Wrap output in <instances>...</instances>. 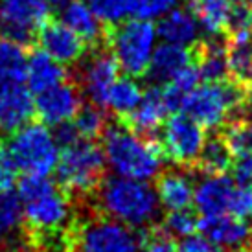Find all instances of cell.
Listing matches in <instances>:
<instances>
[{"mask_svg":"<svg viewBox=\"0 0 252 252\" xmlns=\"http://www.w3.org/2000/svg\"><path fill=\"white\" fill-rule=\"evenodd\" d=\"M17 195L21 201L22 219L33 236L44 245L57 241L64 247L63 241L68 238L66 228L72 221V204L64 189L48 179V175H24Z\"/></svg>","mask_w":252,"mask_h":252,"instance_id":"cell-1","label":"cell"},{"mask_svg":"<svg viewBox=\"0 0 252 252\" xmlns=\"http://www.w3.org/2000/svg\"><path fill=\"white\" fill-rule=\"evenodd\" d=\"M103 158L105 166L118 177L149 182L162 169L160 147L147 136L131 131L129 127H107L103 131Z\"/></svg>","mask_w":252,"mask_h":252,"instance_id":"cell-2","label":"cell"},{"mask_svg":"<svg viewBox=\"0 0 252 252\" xmlns=\"http://www.w3.org/2000/svg\"><path fill=\"white\" fill-rule=\"evenodd\" d=\"M96 201L105 217L131 228H142L155 223L160 212V204L151 184L127 177L114 175L101 181Z\"/></svg>","mask_w":252,"mask_h":252,"instance_id":"cell-3","label":"cell"},{"mask_svg":"<svg viewBox=\"0 0 252 252\" xmlns=\"http://www.w3.org/2000/svg\"><path fill=\"white\" fill-rule=\"evenodd\" d=\"M251 99L249 85L224 79L217 83L197 85L186 96L181 111L195 120L201 127L217 129L223 127L226 122L241 118Z\"/></svg>","mask_w":252,"mask_h":252,"instance_id":"cell-4","label":"cell"},{"mask_svg":"<svg viewBox=\"0 0 252 252\" xmlns=\"http://www.w3.org/2000/svg\"><path fill=\"white\" fill-rule=\"evenodd\" d=\"M15 171L24 175H50L56 169L61 147L44 124H26L7 138L4 147Z\"/></svg>","mask_w":252,"mask_h":252,"instance_id":"cell-5","label":"cell"},{"mask_svg":"<svg viewBox=\"0 0 252 252\" xmlns=\"http://www.w3.org/2000/svg\"><path fill=\"white\" fill-rule=\"evenodd\" d=\"M157 30L151 21H124L107 28L105 46L111 50L118 68L129 77L146 76L153 56Z\"/></svg>","mask_w":252,"mask_h":252,"instance_id":"cell-6","label":"cell"},{"mask_svg":"<svg viewBox=\"0 0 252 252\" xmlns=\"http://www.w3.org/2000/svg\"><path fill=\"white\" fill-rule=\"evenodd\" d=\"M103 151L98 144H94V140L77 138L70 144L61 146L56 164V175L63 189L77 195H87L98 189L103 181Z\"/></svg>","mask_w":252,"mask_h":252,"instance_id":"cell-7","label":"cell"},{"mask_svg":"<svg viewBox=\"0 0 252 252\" xmlns=\"http://www.w3.org/2000/svg\"><path fill=\"white\" fill-rule=\"evenodd\" d=\"M140 243L134 228L111 217H96L77 228L74 252H140Z\"/></svg>","mask_w":252,"mask_h":252,"instance_id":"cell-8","label":"cell"},{"mask_svg":"<svg viewBox=\"0 0 252 252\" xmlns=\"http://www.w3.org/2000/svg\"><path fill=\"white\" fill-rule=\"evenodd\" d=\"M52 19L48 0H4L0 4V33L28 48L39 28Z\"/></svg>","mask_w":252,"mask_h":252,"instance_id":"cell-9","label":"cell"},{"mask_svg":"<svg viewBox=\"0 0 252 252\" xmlns=\"http://www.w3.org/2000/svg\"><path fill=\"white\" fill-rule=\"evenodd\" d=\"M118 64L105 44L91 48L77 61V89L92 105L105 109L107 92L118 79Z\"/></svg>","mask_w":252,"mask_h":252,"instance_id":"cell-10","label":"cell"},{"mask_svg":"<svg viewBox=\"0 0 252 252\" xmlns=\"http://www.w3.org/2000/svg\"><path fill=\"white\" fill-rule=\"evenodd\" d=\"M206 134L195 120L186 114H175L166 120L160 127V153L168 160L179 166L197 162V157L204 146Z\"/></svg>","mask_w":252,"mask_h":252,"instance_id":"cell-11","label":"cell"},{"mask_svg":"<svg viewBox=\"0 0 252 252\" xmlns=\"http://www.w3.org/2000/svg\"><path fill=\"white\" fill-rule=\"evenodd\" d=\"M81 107H83V94L77 89V85L68 81L46 89L35 99V114L44 126L50 127L72 122Z\"/></svg>","mask_w":252,"mask_h":252,"instance_id":"cell-12","label":"cell"},{"mask_svg":"<svg viewBox=\"0 0 252 252\" xmlns=\"http://www.w3.org/2000/svg\"><path fill=\"white\" fill-rule=\"evenodd\" d=\"M239 184L224 173L208 175L195 184L193 204L203 217L230 214L234 216V206L238 199Z\"/></svg>","mask_w":252,"mask_h":252,"instance_id":"cell-13","label":"cell"},{"mask_svg":"<svg viewBox=\"0 0 252 252\" xmlns=\"http://www.w3.org/2000/svg\"><path fill=\"white\" fill-rule=\"evenodd\" d=\"M35 41L44 54L61 64H76L89 52L87 42L76 35L68 26L57 21H46L35 35Z\"/></svg>","mask_w":252,"mask_h":252,"instance_id":"cell-14","label":"cell"},{"mask_svg":"<svg viewBox=\"0 0 252 252\" xmlns=\"http://www.w3.org/2000/svg\"><path fill=\"white\" fill-rule=\"evenodd\" d=\"M199 230L221 251H238L251 243L252 226L247 219L221 214L199 219Z\"/></svg>","mask_w":252,"mask_h":252,"instance_id":"cell-15","label":"cell"},{"mask_svg":"<svg viewBox=\"0 0 252 252\" xmlns=\"http://www.w3.org/2000/svg\"><path fill=\"white\" fill-rule=\"evenodd\" d=\"M35 114V101L32 92L22 83L0 89V129L13 133L30 124Z\"/></svg>","mask_w":252,"mask_h":252,"instance_id":"cell-16","label":"cell"},{"mask_svg":"<svg viewBox=\"0 0 252 252\" xmlns=\"http://www.w3.org/2000/svg\"><path fill=\"white\" fill-rule=\"evenodd\" d=\"M191 63H193V50L189 46L164 42L153 50L146 76L153 85L160 87L171 81L179 72H182Z\"/></svg>","mask_w":252,"mask_h":252,"instance_id":"cell-17","label":"cell"},{"mask_svg":"<svg viewBox=\"0 0 252 252\" xmlns=\"http://www.w3.org/2000/svg\"><path fill=\"white\" fill-rule=\"evenodd\" d=\"M168 107L164 103V96H162V89L153 85L151 89H147L142 94L138 105L127 114L126 126L134 131V133L142 134V136H149L155 131H158L164 124V118L168 114Z\"/></svg>","mask_w":252,"mask_h":252,"instance_id":"cell-18","label":"cell"},{"mask_svg":"<svg viewBox=\"0 0 252 252\" xmlns=\"http://www.w3.org/2000/svg\"><path fill=\"white\" fill-rule=\"evenodd\" d=\"M61 22L68 26L76 35L81 37L89 48L105 44L107 26H103L94 17L83 0H70L68 4H64L61 11Z\"/></svg>","mask_w":252,"mask_h":252,"instance_id":"cell-19","label":"cell"},{"mask_svg":"<svg viewBox=\"0 0 252 252\" xmlns=\"http://www.w3.org/2000/svg\"><path fill=\"white\" fill-rule=\"evenodd\" d=\"M155 30L157 37H162L164 42L181 46H193L201 39V26L189 7H173L162 17Z\"/></svg>","mask_w":252,"mask_h":252,"instance_id":"cell-20","label":"cell"},{"mask_svg":"<svg viewBox=\"0 0 252 252\" xmlns=\"http://www.w3.org/2000/svg\"><path fill=\"white\" fill-rule=\"evenodd\" d=\"M193 191H195V182L191 181L188 173L179 169L158 173L155 193L158 204L168 212L189 208L193 204Z\"/></svg>","mask_w":252,"mask_h":252,"instance_id":"cell-21","label":"cell"},{"mask_svg":"<svg viewBox=\"0 0 252 252\" xmlns=\"http://www.w3.org/2000/svg\"><path fill=\"white\" fill-rule=\"evenodd\" d=\"M66 79H68V70L64 68V64L57 63L56 59H52L42 50H35L32 52V56H28L24 81L28 85L30 92L41 94L46 89H52Z\"/></svg>","mask_w":252,"mask_h":252,"instance_id":"cell-22","label":"cell"},{"mask_svg":"<svg viewBox=\"0 0 252 252\" xmlns=\"http://www.w3.org/2000/svg\"><path fill=\"white\" fill-rule=\"evenodd\" d=\"M234 0H193L189 9L208 37H223L228 30Z\"/></svg>","mask_w":252,"mask_h":252,"instance_id":"cell-23","label":"cell"},{"mask_svg":"<svg viewBox=\"0 0 252 252\" xmlns=\"http://www.w3.org/2000/svg\"><path fill=\"white\" fill-rule=\"evenodd\" d=\"M26 61V46L0 35V89L24 83Z\"/></svg>","mask_w":252,"mask_h":252,"instance_id":"cell-24","label":"cell"},{"mask_svg":"<svg viewBox=\"0 0 252 252\" xmlns=\"http://www.w3.org/2000/svg\"><path fill=\"white\" fill-rule=\"evenodd\" d=\"M142 94L144 91L134 77H118L107 92L105 107L120 118H126L127 114L138 105Z\"/></svg>","mask_w":252,"mask_h":252,"instance_id":"cell-25","label":"cell"},{"mask_svg":"<svg viewBox=\"0 0 252 252\" xmlns=\"http://www.w3.org/2000/svg\"><path fill=\"white\" fill-rule=\"evenodd\" d=\"M197 164L204 173H224L232 166V153L223 136H212L204 140V146L197 157Z\"/></svg>","mask_w":252,"mask_h":252,"instance_id":"cell-26","label":"cell"},{"mask_svg":"<svg viewBox=\"0 0 252 252\" xmlns=\"http://www.w3.org/2000/svg\"><path fill=\"white\" fill-rule=\"evenodd\" d=\"M72 126H74L79 138L94 140V138L101 136L107 129V116L101 107L87 105L81 107L76 116L72 118Z\"/></svg>","mask_w":252,"mask_h":252,"instance_id":"cell-27","label":"cell"},{"mask_svg":"<svg viewBox=\"0 0 252 252\" xmlns=\"http://www.w3.org/2000/svg\"><path fill=\"white\" fill-rule=\"evenodd\" d=\"M22 224L19 195L11 188H0V239L11 238Z\"/></svg>","mask_w":252,"mask_h":252,"instance_id":"cell-28","label":"cell"},{"mask_svg":"<svg viewBox=\"0 0 252 252\" xmlns=\"http://www.w3.org/2000/svg\"><path fill=\"white\" fill-rule=\"evenodd\" d=\"M223 138L230 149L232 157L238 158V157L252 155V120L238 118L230 122Z\"/></svg>","mask_w":252,"mask_h":252,"instance_id":"cell-29","label":"cell"},{"mask_svg":"<svg viewBox=\"0 0 252 252\" xmlns=\"http://www.w3.org/2000/svg\"><path fill=\"white\" fill-rule=\"evenodd\" d=\"M85 4L107 28L124 22L129 15V0H85Z\"/></svg>","mask_w":252,"mask_h":252,"instance_id":"cell-30","label":"cell"},{"mask_svg":"<svg viewBox=\"0 0 252 252\" xmlns=\"http://www.w3.org/2000/svg\"><path fill=\"white\" fill-rule=\"evenodd\" d=\"M199 228V219L189 208L171 210L164 219V232L171 238H188Z\"/></svg>","mask_w":252,"mask_h":252,"instance_id":"cell-31","label":"cell"},{"mask_svg":"<svg viewBox=\"0 0 252 252\" xmlns=\"http://www.w3.org/2000/svg\"><path fill=\"white\" fill-rule=\"evenodd\" d=\"M179 0H129V15L142 21L160 19L177 6Z\"/></svg>","mask_w":252,"mask_h":252,"instance_id":"cell-32","label":"cell"},{"mask_svg":"<svg viewBox=\"0 0 252 252\" xmlns=\"http://www.w3.org/2000/svg\"><path fill=\"white\" fill-rule=\"evenodd\" d=\"M177 245L166 232H153L140 243V252H175Z\"/></svg>","mask_w":252,"mask_h":252,"instance_id":"cell-33","label":"cell"},{"mask_svg":"<svg viewBox=\"0 0 252 252\" xmlns=\"http://www.w3.org/2000/svg\"><path fill=\"white\" fill-rule=\"evenodd\" d=\"M175 252H221V249H217L204 236L191 234L188 238L181 239V243L177 245Z\"/></svg>","mask_w":252,"mask_h":252,"instance_id":"cell-34","label":"cell"},{"mask_svg":"<svg viewBox=\"0 0 252 252\" xmlns=\"http://www.w3.org/2000/svg\"><path fill=\"white\" fill-rule=\"evenodd\" d=\"M234 179L241 186L252 188V155L236 158V162H234Z\"/></svg>","mask_w":252,"mask_h":252,"instance_id":"cell-35","label":"cell"},{"mask_svg":"<svg viewBox=\"0 0 252 252\" xmlns=\"http://www.w3.org/2000/svg\"><path fill=\"white\" fill-rule=\"evenodd\" d=\"M15 182V168L4 149H0V188H11Z\"/></svg>","mask_w":252,"mask_h":252,"instance_id":"cell-36","label":"cell"},{"mask_svg":"<svg viewBox=\"0 0 252 252\" xmlns=\"http://www.w3.org/2000/svg\"><path fill=\"white\" fill-rule=\"evenodd\" d=\"M50 4H52V6H59V7H63L64 4H68V2H70V0H48Z\"/></svg>","mask_w":252,"mask_h":252,"instance_id":"cell-37","label":"cell"},{"mask_svg":"<svg viewBox=\"0 0 252 252\" xmlns=\"http://www.w3.org/2000/svg\"><path fill=\"white\" fill-rule=\"evenodd\" d=\"M234 252H252V247L245 245V247H241V249H238V251H234Z\"/></svg>","mask_w":252,"mask_h":252,"instance_id":"cell-38","label":"cell"},{"mask_svg":"<svg viewBox=\"0 0 252 252\" xmlns=\"http://www.w3.org/2000/svg\"><path fill=\"white\" fill-rule=\"evenodd\" d=\"M249 92H251V96H252V72H251V77H249Z\"/></svg>","mask_w":252,"mask_h":252,"instance_id":"cell-39","label":"cell"}]
</instances>
